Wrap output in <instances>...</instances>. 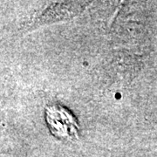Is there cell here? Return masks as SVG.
Listing matches in <instances>:
<instances>
[{
	"label": "cell",
	"mask_w": 157,
	"mask_h": 157,
	"mask_svg": "<svg viewBox=\"0 0 157 157\" xmlns=\"http://www.w3.org/2000/svg\"><path fill=\"white\" fill-rule=\"evenodd\" d=\"M45 119L52 134L63 140L73 139L78 135V125L73 116L60 106L46 107Z\"/></svg>",
	"instance_id": "6da1fadb"
},
{
	"label": "cell",
	"mask_w": 157,
	"mask_h": 157,
	"mask_svg": "<svg viewBox=\"0 0 157 157\" xmlns=\"http://www.w3.org/2000/svg\"><path fill=\"white\" fill-rule=\"evenodd\" d=\"M86 3L82 2H68V3H60V11H56L53 6L51 10H47L41 16L39 20L41 22H53L59 21L61 19H66L68 17H73L77 15L79 11L83 10Z\"/></svg>",
	"instance_id": "7a4b0ae2"
}]
</instances>
